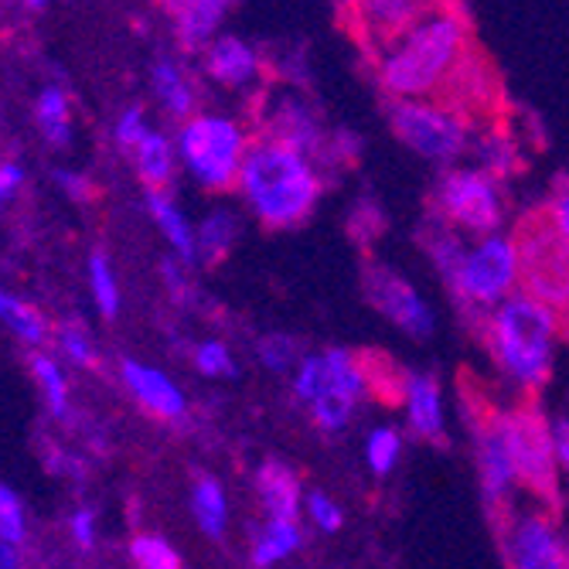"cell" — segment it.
Segmentation results:
<instances>
[{"instance_id":"obj_23","label":"cell","mask_w":569,"mask_h":569,"mask_svg":"<svg viewBox=\"0 0 569 569\" xmlns=\"http://www.w3.org/2000/svg\"><path fill=\"white\" fill-rule=\"evenodd\" d=\"M133 168H137V178L147 184V191H164L178 168L174 137H168L164 130H150L133 147Z\"/></svg>"},{"instance_id":"obj_30","label":"cell","mask_w":569,"mask_h":569,"mask_svg":"<svg viewBox=\"0 0 569 569\" xmlns=\"http://www.w3.org/2000/svg\"><path fill=\"white\" fill-rule=\"evenodd\" d=\"M89 290H92V300H96V310L102 318H117L120 315V283H117V273H113V263L110 256L96 249L89 256Z\"/></svg>"},{"instance_id":"obj_25","label":"cell","mask_w":569,"mask_h":569,"mask_svg":"<svg viewBox=\"0 0 569 569\" xmlns=\"http://www.w3.org/2000/svg\"><path fill=\"white\" fill-rule=\"evenodd\" d=\"M229 495L222 488L219 478L212 475H201L194 485H191V515L198 529L209 536V539H222L226 529H229Z\"/></svg>"},{"instance_id":"obj_39","label":"cell","mask_w":569,"mask_h":569,"mask_svg":"<svg viewBox=\"0 0 569 569\" xmlns=\"http://www.w3.org/2000/svg\"><path fill=\"white\" fill-rule=\"evenodd\" d=\"M542 219L552 226V232L559 239L569 242V174L552 184V191L546 198V209H542Z\"/></svg>"},{"instance_id":"obj_5","label":"cell","mask_w":569,"mask_h":569,"mask_svg":"<svg viewBox=\"0 0 569 569\" xmlns=\"http://www.w3.org/2000/svg\"><path fill=\"white\" fill-rule=\"evenodd\" d=\"M389 127L399 143H406L417 158L457 168L463 153H471L478 123L440 99H402L389 102Z\"/></svg>"},{"instance_id":"obj_32","label":"cell","mask_w":569,"mask_h":569,"mask_svg":"<svg viewBox=\"0 0 569 569\" xmlns=\"http://www.w3.org/2000/svg\"><path fill=\"white\" fill-rule=\"evenodd\" d=\"M256 358H260V366L273 376H293V369L300 366V345L297 338L283 335V331H270L256 341Z\"/></svg>"},{"instance_id":"obj_4","label":"cell","mask_w":569,"mask_h":569,"mask_svg":"<svg viewBox=\"0 0 569 569\" xmlns=\"http://www.w3.org/2000/svg\"><path fill=\"white\" fill-rule=\"evenodd\" d=\"M252 143V130L229 113H198L174 133L178 164L204 191L239 188V174Z\"/></svg>"},{"instance_id":"obj_9","label":"cell","mask_w":569,"mask_h":569,"mask_svg":"<svg viewBox=\"0 0 569 569\" xmlns=\"http://www.w3.org/2000/svg\"><path fill=\"white\" fill-rule=\"evenodd\" d=\"M515 246H519V290L569 321V242L552 232L542 212H536L515 229Z\"/></svg>"},{"instance_id":"obj_1","label":"cell","mask_w":569,"mask_h":569,"mask_svg":"<svg viewBox=\"0 0 569 569\" xmlns=\"http://www.w3.org/2000/svg\"><path fill=\"white\" fill-rule=\"evenodd\" d=\"M475 56L471 24L460 8H427L423 18L379 51V86L392 102L440 99Z\"/></svg>"},{"instance_id":"obj_42","label":"cell","mask_w":569,"mask_h":569,"mask_svg":"<svg viewBox=\"0 0 569 569\" xmlns=\"http://www.w3.org/2000/svg\"><path fill=\"white\" fill-rule=\"evenodd\" d=\"M161 280H164V287H168L171 300L184 303V300L191 297V280H188V267H184V263H178V260H164V263H161Z\"/></svg>"},{"instance_id":"obj_41","label":"cell","mask_w":569,"mask_h":569,"mask_svg":"<svg viewBox=\"0 0 569 569\" xmlns=\"http://www.w3.org/2000/svg\"><path fill=\"white\" fill-rule=\"evenodd\" d=\"M69 539H72L76 549H82V552L96 549V539H99V515H96L89 505H82V508H76V511L69 515Z\"/></svg>"},{"instance_id":"obj_22","label":"cell","mask_w":569,"mask_h":569,"mask_svg":"<svg viewBox=\"0 0 569 569\" xmlns=\"http://www.w3.org/2000/svg\"><path fill=\"white\" fill-rule=\"evenodd\" d=\"M147 212H150L153 226L161 229V236L168 239L174 260L184 267H194L198 263L194 226H191L188 212H181V204L168 191H147Z\"/></svg>"},{"instance_id":"obj_21","label":"cell","mask_w":569,"mask_h":569,"mask_svg":"<svg viewBox=\"0 0 569 569\" xmlns=\"http://www.w3.org/2000/svg\"><path fill=\"white\" fill-rule=\"evenodd\" d=\"M150 89H153V99L161 102V110L171 120L188 123L191 117H198V89H194V79L174 59L153 62V69H150Z\"/></svg>"},{"instance_id":"obj_34","label":"cell","mask_w":569,"mask_h":569,"mask_svg":"<svg viewBox=\"0 0 569 569\" xmlns=\"http://www.w3.org/2000/svg\"><path fill=\"white\" fill-rule=\"evenodd\" d=\"M130 559L137 569H181L178 549L158 532H137L130 542Z\"/></svg>"},{"instance_id":"obj_46","label":"cell","mask_w":569,"mask_h":569,"mask_svg":"<svg viewBox=\"0 0 569 569\" xmlns=\"http://www.w3.org/2000/svg\"><path fill=\"white\" fill-rule=\"evenodd\" d=\"M552 450L559 460V471H569V417L552 420Z\"/></svg>"},{"instance_id":"obj_43","label":"cell","mask_w":569,"mask_h":569,"mask_svg":"<svg viewBox=\"0 0 569 569\" xmlns=\"http://www.w3.org/2000/svg\"><path fill=\"white\" fill-rule=\"evenodd\" d=\"M24 188V168L18 161H0V209Z\"/></svg>"},{"instance_id":"obj_36","label":"cell","mask_w":569,"mask_h":569,"mask_svg":"<svg viewBox=\"0 0 569 569\" xmlns=\"http://www.w3.org/2000/svg\"><path fill=\"white\" fill-rule=\"evenodd\" d=\"M191 361L194 369L204 376V379H236V358H232V348L219 338H209V341H198L194 351H191Z\"/></svg>"},{"instance_id":"obj_28","label":"cell","mask_w":569,"mask_h":569,"mask_svg":"<svg viewBox=\"0 0 569 569\" xmlns=\"http://www.w3.org/2000/svg\"><path fill=\"white\" fill-rule=\"evenodd\" d=\"M31 372H34V382L41 389V399H44L51 417H56V420H72L69 379H66L62 361L56 355H48V351H34L31 355Z\"/></svg>"},{"instance_id":"obj_10","label":"cell","mask_w":569,"mask_h":569,"mask_svg":"<svg viewBox=\"0 0 569 569\" xmlns=\"http://www.w3.org/2000/svg\"><path fill=\"white\" fill-rule=\"evenodd\" d=\"M501 552L508 569H569V546L542 505L501 515Z\"/></svg>"},{"instance_id":"obj_17","label":"cell","mask_w":569,"mask_h":569,"mask_svg":"<svg viewBox=\"0 0 569 569\" xmlns=\"http://www.w3.org/2000/svg\"><path fill=\"white\" fill-rule=\"evenodd\" d=\"M399 399L406 409L409 430L423 440H440L447 430V402L443 389L430 372H406L399 376Z\"/></svg>"},{"instance_id":"obj_48","label":"cell","mask_w":569,"mask_h":569,"mask_svg":"<svg viewBox=\"0 0 569 569\" xmlns=\"http://www.w3.org/2000/svg\"><path fill=\"white\" fill-rule=\"evenodd\" d=\"M0 14H4V8H0Z\"/></svg>"},{"instance_id":"obj_29","label":"cell","mask_w":569,"mask_h":569,"mask_svg":"<svg viewBox=\"0 0 569 569\" xmlns=\"http://www.w3.org/2000/svg\"><path fill=\"white\" fill-rule=\"evenodd\" d=\"M0 325L31 348H41L48 341V321L41 318V310L4 287H0Z\"/></svg>"},{"instance_id":"obj_26","label":"cell","mask_w":569,"mask_h":569,"mask_svg":"<svg viewBox=\"0 0 569 569\" xmlns=\"http://www.w3.org/2000/svg\"><path fill=\"white\" fill-rule=\"evenodd\" d=\"M34 120L51 147L66 150L72 143V102L59 82H48L34 99Z\"/></svg>"},{"instance_id":"obj_19","label":"cell","mask_w":569,"mask_h":569,"mask_svg":"<svg viewBox=\"0 0 569 569\" xmlns=\"http://www.w3.org/2000/svg\"><path fill=\"white\" fill-rule=\"evenodd\" d=\"M226 0H181V4H168L174 38L184 51H204L222 31L229 18Z\"/></svg>"},{"instance_id":"obj_3","label":"cell","mask_w":569,"mask_h":569,"mask_svg":"<svg viewBox=\"0 0 569 569\" xmlns=\"http://www.w3.org/2000/svg\"><path fill=\"white\" fill-rule=\"evenodd\" d=\"M562 335L566 321L522 290L485 318V341L495 366L522 392H536L549 382Z\"/></svg>"},{"instance_id":"obj_18","label":"cell","mask_w":569,"mask_h":569,"mask_svg":"<svg viewBox=\"0 0 569 569\" xmlns=\"http://www.w3.org/2000/svg\"><path fill=\"white\" fill-rule=\"evenodd\" d=\"M430 4H412V0H369L355 8V24L376 51L389 48L399 34H406L412 24L423 18Z\"/></svg>"},{"instance_id":"obj_16","label":"cell","mask_w":569,"mask_h":569,"mask_svg":"<svg viewBox=\"0 0 569 569\" xmlns=\"http://www.w3.org/2000/svg\"><path fill=\"white\" fill-rule=\"evenodd\" d=\"M201 69L222 89H249L263 79V56L239 34H219L201 51Z\"/></svg>"},{"instance_id":"obj_12","label":"cell","mask_w":569,"mask_h":569,"mask_svg":"<svg viewBox=\"0 0 569 569\" xmlns=\"http://www.w3.org/2000/svg\"><path fill=\"white\" fill-rule=\"evenodd\" d=\"M361 283H366V297L369 303L379 310V315L396 325L402 335L409 338H430L437 328L433 307L423 300V293L412 287L406 277H399L392 267L386 263H369L366 273H361Z\"/></svg>"},{"instance_id":"obj_20","label":"cell","mask_w":569,"mask_h":569,"mask_svg":"<svg viewBox=\"0 0 569 569\" xmlns=\"http://www.w3.org/2000/svg\"><path fill=\"white\" fill-rule=\"evenodd\" d=\"M256 498H260V508L267 511V519H293L303 515V488L300 478L290 463L283 460H263L256 468Z\"/></svg>"},{"instance_id":"obj_45","label":"cell","mask_w":569,"mask_h":569,"mask_svg":"<svg viewBox=\"0 0 569 569\" xmlns=\"http://www.w3.org/2000/svg\"><path fill=\"white\" fill-rule=\"evenodd\" d=\"M48 471L51 475H62V478H82V460L59 450V447H51L48 450Z\"/></svg>"},{"instance_id":"obj_14","label":"cell","mask_w":569,"mask_h":569,"mask_svg":"<svg viewBox=\"0 0 569 569\" xmlns=\"http://www.w3.org/2000/svg\"><path fill=\"white\" fill-rule=\"evenodd\" d=\"M260 137L300 150L303 158H310L315 164L321 161L318 153H325V127L318 113L310 110L297 92L277 96L273 102H267V120H263Z\"/></svg>"},{"instance_id":"obj_47","label":"cell","mask_w":569,"mask_h":569,"mask_svg":"<svg viewBox=\"0 0 569 569\" xmlns=\"http://www.w3.org/2000/svg\"><path fill=\"white\" fill-rule=\"evenodd\" d=\"M0 569H21V552H18V546L0 542Z\"/></svg>"},{"instance_id":"obj_40","label":"cell","mask_w":569,"mask_h":569,"mask_svg":"<svg viewBox=\"0 0 569 569\" xmlns=\"http://www.w3.org/2000/svg\"><path fill=\"white\" fill-rule=\"evenodd\" d=\"M150 130H153V127H150V120H147V110H143V107H127V110L117 117V123H113V140H117L123 150L133 153V147H137Z\"/></svg>"},{"instance_id":"obj_11","label":"cell","mask_w":569,"mask_h":569,"mask_svg":"<svg viewBox=\"0 0 569 569\" xmlns=\"http://www.w3.org/2000/svg\"><path fill=\"white\" fill-rule=\"evenodd\" d=\"M325 361H328V386L318 396V402L310 406V420L325 433H341L351 427L361 399L372 389V379H369L366 361L351 355L348 348L325 351Z\"/></svg>"},{"instance_id":"obj_24","label":"cell","mask_w":569,"mask_h":569,"mask_svg":"<svg viewBox=\"0 0 569 569\" xmlns=\"http://www.w3.org/2000/svg\"><path fill=\"white\" fill-rule=\"evenodd\" d=\"M303 546V529L293 519H267L260 529L252 532L249 542V562L256 569H270L290 559Z\"/></svg>"},{"instance_id":"obj_44","label":"cell","mask_w":569,"mask_h":569,"mask_svg":"<svg viewBox=\"0 0 569 569\" xmlns=\"http://www.w3.org/2000/svg\"><path fill=\"white\" fill-rule=\"evenodd\" d=\"M56 181H59V188H62L72 201H89V198H92V181H89L86 174H79V171L59 168V171H56Z\"/></svg>"},{"instance_id":"obj_15","label":"cell","mask_w":569,"mask_h":569,"mask_svg":"<svg viewBox=\"0 0 569 569\" xmlns=\"http://www.w3.org/2000/svg\"><path fill=\"white\" fill-rule=\"evenodd\" d=\"M120 382L133 396V402L143 412H150L153 420L178 423L188 417V396L158 366H147V361H137V358H123L120 361Z\"/></svg>"},{"instance_id":"obj_6","label":"cell","mask_w":569,"mask_h":569,"mask_svg":"<svg viewBox=\"0 0 569 569\" xmlns=\"http://www.w3.org/2000/svg\"><path fill=\"white\" fill-rule=\"evenodd\" d=\"M505 440V450L519 475V488L532 495L536 505H556L559 491V460L552 450V423L536 406H511L491 412Z\"/></svg>"},{"instance_id":"obj_38","label":"cell","mask_w":569,"mask_h":569,"mask_svg":"<svg viewBox=\"0 0 569 569\" xmlns=\"http://www.w3.org/2000/svg\"><path fill=\"white\" fill-rule=\"evenodd\" d=\"M303 515H307V522L325 536H335L345 526V508L328 491H310L303 498Z\"/></svg>"},{"instance_id":"obj_2","label":"cell","mask_w":569,"mask_h":569,"mask_svg":"<svg viewBox=\"0 0 569 569\" xmlns=\"http://www.w3.org/2000/svg\"><path fill=\"white\" fill-rule=\"evenodd\" d=\"M325 191L318 164L300 150L256 137L239 174V194L256 222L267 229H293L318 209Z\"/></svg>"},{"instance_id":"obj_13","label":"cell","mask_w":569,"mask_h":569,"mask_svg":"<svg viewBox=\"0 0 569 569\" xmlns=\"http://www.w3.org/2000/svg\"><path fill=\"white\" fill-rule=\"evenodd\" d=\"M475 457H478V478H481L485 501L501 519L508 508H515V498H519L522 488H519V475H515V463L505 450V440L495 427L491 412H488V420H481L475 430Z\"/></svg>"},{"instance_id":"obj_7","label":"cell","mask_w":569,"mask_h":569,"mask_svg":"<svg viewBox=\"0 0 569 569\" xmlns=\"http://www.w3.org/2000/svg\"><path fill=\"white\" fill-rule=\"evenodd\" d=\"M433 216L463 239H488L505 226V191L495 174L478 164H457L440 174L433 191Z\"/></svg>"},{"instance_id":"obj_37","label":"cell","mask_w":569,"mask_h":569,"mask_svg":"<svg viewBox=\"0 0 569 569\" xmlns=\"http://www.w3.org/2000/svg\"><path fill=\"white\" fill-rule=\"evenodd\" d=\"M28 539V515H24V505L21 498L0 481V542L8 546H18Z\"/></svg>"},{"instance_id":"obj_35","label":"cell","mask_w":569,"mask_h":569,"mask_svg":"<svg viewBox=\"0 0 569 569\" xmlns=\"http://www.w3.org/2000/svg\"><path fill=\"white\" fill-rule=\"evenodd\" d=\"M325 386H328V361H325V355H303L300 366L290 376L293 399L310 409V406L318 402V396L325 392Z\"/></svg>"},{"instance_id":"obj_31","label":"cell","mask_w":569,"mask_h":569,"mask_svg":"<svg viewBox=\"0 0 569 569\" xmlns=\"http://www.w3.org/2000/svg\"><path fill=\"white\" fill-rule=\"evenodd\" d=\"M402 460V433L389 423L372 427L366 437V463L376 478H389Z\"/></svg>"},{"instance_id":"obj_8","label":"cell","mask_w":569,"mask_h":569,"mask_svg":"<svg viewBox=\"0 0 569 569\" xmlns=\"http://www.w3.org/2000/svg\"><path fill=\"white\" fill-rule=\"evenodd\" d=\"M450 293L463 303L468 315L488 318L495 307L519 293V246L515 236L498 232L475 239L463 252V263L450 280Z\"/></svg>"},{"instance_id":"obj_33","label":"cell","mask_w":569,"mask_h":569,"mask_svg":"<svg viewBox=\"0 0 569 569\" xmlns=\"http://www.w3.org/2000/svg\"><path fill=\"white\" fill-rule=\"evenodd\" d=\"M56 345H59V355L66 361H72L76 369H96L99 366V348H96L89 328L79 321H62L56 328Z\"/></svg>"},{"instance_id":"obj_27","label":"cell","mask_w":569,"mask_h":569,"mask_svg":"<svg viewBox=\"0 0 569 569\" xmlns=\"http://www.w3.org/2000/svg\"><path fill=\"white\" fill-rule=\"evenodd\" d=\"M239 216L232 209H212L194 226V246H198V263H219L232 252L239 239Z\"/></svg>"}]
</instances>
